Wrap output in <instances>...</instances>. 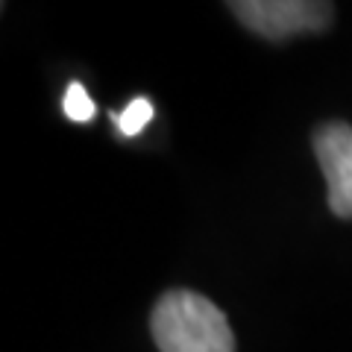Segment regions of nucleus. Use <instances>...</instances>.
<instances>
[{
  "label": "nucleus",
  "mask_w": 352,
  "mask_h": 352,
  "mask_svg": "<svg viewBox=\"0 0 352 352\" xmlns=\"http://www.w3.org/2000/svg\"><path fill=\"white\" fill-rule=\"evenodd\" d=\"M159 352H235L226 314L203 294L168 291L150 317Z\"/></svg>",
  "instance_id": "nucleus-1"
},
{
  "label": "nucleus",
  "mask_w": 352,
  "mask_h": 352,
  "mask_svg": "<svg viewBox=\"0 0 352 352\" xmlns=\"http://www.w3.org/2000/svg\"><path fill=\"white\" fill-rule=\"evenodd\" d=\"M229 9L261 38L282 41L300 32H320L332 24V3L317 0H235Z\"/></svg>",
  "instance_id": "nucleus-2"
},
{
  "label": "nucleus",
  "mask_w": 352,
  "mask_h": 352,
  "mask_svg": "<svg viewBox=\"0 0 352 352\" xmlns=\"http://www.w3.org/2000/svg\"><path fill=\"white\" fill-rule=\"evenodd\" d=\"M314 153L326 176L329 208L349 220L352 217V126L340 120L314 129Z\"/></svg>",
  "instance_id": "nucleus-3"
},
{
  "label": "nucleus",
  "mask_w": 352,
  "mask_h": 352,
  "mask_svg": "<svg viewBox=\"0 0 352 352\" xmlns=\"http://www.w3.org/2000/svg\"><path fill=\"white\" fill-rule=\"evenodd\" d=\"M115 120H118V126L124 135H138V132L153 120V103L144 100V97H138V100H132L120 115H115Z\"/></svg>",
  "instance_id": "nucleus-4"
},
{
  "label": "nucleus",
  "mask_w": 352,
  "mask_h": 352,
  "mask_svg": "<svg viewBox=\"0 0 352 352\" xmlns=\"http://www.w3.org/2000/svg\"><path fill=\"white\" fill-rule=\"evenodd\" d=\"M62 106H65V115H68L71 120H76V124H82V120H91L94 118V100L88 97L82 82H71L68 85Z\"/></svg>",
  "instance_id": "nucleus-5"
}]
</instances>
